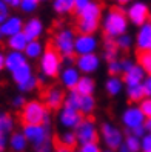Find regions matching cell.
Returning <instances> with one entry per match:
<instances>
[{
	"mask_svg": "<svg viewBox=\"0 0 151 152\" xmlns=\"http://www.w3.org/2000/svg\"><path fill=\"white\" fill-rule=\"evenodd\" d=\"M148 23H151V14H150V19H148Z\"/></svg>",
	"mask_w": 151,
	"mask_h": 152,
	"instance_id": "cell-57",
	"label": "cell"
},
{
	"mask_svg": "<svg viewBox=\"0 0 151 152\" xmlns=\"http://www.w3.org/2000/svg\"><path fill=\"white\" fill-rule=\"evenodd\" d=\"M139 106H140V109H142L145 117L151 118V97H145L144 100L139 103Z\"/></svg>",
	"mask_w": 151,
	"mask_h": 152,
	"instance_id": "cell-41",
	"label": "cell"
},
{
	"mask_svg": "<svg viewBox=\"0 0 151 152\" xmlns=\"http://www.w3.org/2000/svg\"><path fill=\"white\" fill-rule=\"evenodd\" d=\"M93 2V0H74V6H76V14H79L80 11H83L85 8Z\"/></svg>",
	"mask_w": 151,
	"mask_h": 152,
	"instance_id": "cell-46",
	"label": "cell"
},
{
	"mask_svg": "<svg viewBox=\"0 0 151 152\" xmlns=\"http://www.w3.org/2000/svg\"><path fill=\"white\" fill-rule=\"evenodd\" d=\"M96 104H97V102H96L94 95H82L79 111L82 112L83 117H90V115L96 111Z\"/></svg>",
	"mask_w": 151,
	"mask_h": 152,
	"instance_id": "cell-31",
	"label": "cell"
},
{
	"mask_svg": "<svg viewBox=\"0 0 151 152\" xmlns=\"http://www.w3.org/2000/svg\"><path fill=\"white\" fill-rule=\"evenodd\" d=\"M140 143H142V152H151V132H147L140 138Z\"/></svg>",
	"mask_w": 151,
	"mask_h": 152,
	"instance_id": "cell-43",
	"label": "cell"
},
{
	"mask_svg": "<svg viewBox=\"0 0 151 152\" xmlns=\"http://www.w3.org/2000/svg\"><path fill=\"white\" fill-rule=\"evenodd\" d=\"M113 3H116V6H128L131 2H134V0H111Z\"/></svg>",
	"mask_w": 151,
	"mask_h": 152,
	"instance_id": "cell-49",
	"label": "cell"
},
{
	"mask_svg": "<svg viewBox=\"0 0 151 152\" xmlns=\"http://www.w3.org/2000/svg\"><path fill=\"white\" fill-rule=\"evenodd\" d=\"M52 152H74V149H69L66 146H62V145H56L54 146V151Z\"/></svg>",
	"mask_w": 151,
	"mask_h": 152,
	"instance_id": "cell-48",
	"label": "cell"
},
{
	"mask_svg": "<svg viewBox=\"0 0 151 152\" xmlns=\"http://www.w3.org/2000/svg\"><path fill=\"white\" fill-rule=\"evenodd\" d=\"M29 143L22 131H14L10 135V149L13 152H26Z\"/></svg>",
	"mask_w": 151,
	"mask_h": 152,
	"instance_id": "cell-23",
	"label": "cell"
},
{
	"mask_svg": "<svg viewBox=\"0 0 151 152\" xmlns=\"http://www.w3.org/2000/svg\"><path fill=\"white\" fill-rule=\"evenodd\" d=\"M144 91L147 97H151V75H147V78L144 80Z\"/></svg>",
	"mask_w": 151,
	"mask_h": 152,
	"instance_id": "cell-47",
	"label": "cell"
},
{
	"mask_svg": "<svg viewBox=\"0 0 151 152\" xmlns=\"http://www.w3.org/2000/svg\"><path fill=\"white\" fill-rule=\"evenodd\" d=\"M120 63H122V74H125L136 65V61L130 57H125V58H120Z\"/></svg>",
	"mask_w": 151,
	"mask_h": 152,
	"instance_id": "cell-44",
	"label": "cell"
},
{
	"mask_svg": "<svg viewBox=\"0 0 151 152\" xmlns=\"http://www.w3.org/2000/svg\"><path fill=\"white\" fill-rule=\"evenodd\" d=\"M74 132H76V137H77V141H79V146L86 145V143L99 141V138H100L99 126H97L96 120L91 118V117H85Z\"/></svg>",
	"mask_w": 151,
	"mask_h": 152,
	"instance_id": "cell-9",
	"label": "cell"
},
{
	"mask_svg": "<svg viewBox=\"0 0 151 152\" xmlns=\"http://www.w3.org/2000/svg\"><path fill=\"white\" fill-rule=\"evenodd\" d=\"M79 152H103V149L100 148L99 141L94 143H86V145H82L79 148Z\"/></svg>",
	"mask_w": 151,
	"mask_h": 152,
	"instance_id": "cell-40",
	"label": "cell"
},
{
	"mask_svg": "<svg viewBox=\"0 0 151 152\" xmlns=\"http://www.w3.org/2000/svg\"><path fill=\"white\" fill-rule=\"evenodd\" d=\"M45 32V25L39 17H29L23 25V34L28 37L29 42L32 40H40V37Z\"/></svg>",
	"mask_w": 151,
	"mask_h": 152,
	"instance_id": "cell-17",
	"label": "cell"
},
{
	"mask_svg": "<svg viewBox=\"0 0 151 152\" xmlns=\"http://www.w3.org/2000/svg\"><path fill=\"white\" fill-rule=\"evenodd\" d=\"M34 69L31 66V63H26L23 65L22 68H19L17 71H14V72H11V80L14 82L15 86H20L23 83H26L28 80H31L34 77Z\"/></svg>",
	"mask_w": 151,
	"mask_h": 152,
	"instance_id": "cell-22",
	"label": "cell"
},
{
	"mask_svg": "<svg viewBox=\"0 0 151 152\" xmlns=\"http://www.w3.org/2000/svg\"><path fill=\"white\" fill-rule=\"evenodd\" d=\"M10 11H11V8L8 6V5L3 2V0H0V25H2V23L8 19V17L11 15Z\"/></svg>",
	"mask_w": 151,
	"mask_h": 152,
	"instance_id": "cell-42",
	"label": "cell"
},
{
	"mask_svg": "<svg viewBox=\"0 0 151 152\" xmlns=\"http://www.w3.org/2000/svg\"><path fill=\"white\" fill-rule=\"evenodd\" d=\"M76 37H77V34H76V31L73 28L63 26V28L57 29L54 34H52L51 46L62 56V58L76 57V52H74Z\"/></svg>",
	"mask_w": 151,
	"mask_h": 152,
	"instance_id": "cell-5",
	"label": "cell"
},
{
	"mask_svg": "<svg viewBox=\"0 0 151 152\" xmlns=\"http://www.w3.org/2000/svg\"><path fill=\"white\" fill-rule=\"evenodd\" d=\"M116 45H117L119 51H122V52H128L133 46H134V37H133L130 32L122 34L120 37L116 39Z\"/></svg>",
	"mask_w": 151,
	"mask_h": 152,
	"instance_id": "cell-33",
	"label": "cell"
},
{
	"mask_svg": "<svg viewBox=\"0 0 151 152\" xmlns=\"http://www.w3.org/2000/svg\"><path fill=\"white\" fill-rule=\"evenodd\" d=\"M82 78V72L76 68V65L73 66H63V69L60 71V75H59V80H60V85L63 89L68 91H74L79 85V80Z\"/></svg>",
	"mask_w": 151,
	"mask_h": 152,
	"instance_id": "cell-15",
	"label": "cell"
},
{
	"mask_svg": "<svg viewBox=\"0 0 151 152\" xmlns=\"http://www.w3.org/2000/svg\"><path fill=\"white\" fill-rule=\"evenodd\" d=\"M62 69H63V58H62V56L52 46H48L39 60L40 75H43L46 80L59 78Z\"/></svg>",
	"mask_w": 151,
	"mask_h": 152,
	"instance_id": "cell-6",
	"label": "cell"
},
{
	"mask_svg": "<svg viewBox=\"0 0 151 152\" xmlns=\"http://www.w3.org/2000/svg\"><path fill=\"white\" fill-rule=\"evenodd\" d=\"M29 63V60L26 58V56L23 52H17V51H8L5 56V69L8 72H14L19 68H22L23 65Z\"/></svg>",
	"mask_w": 151,
	"mask_h": 152,
	"instance_id": "cell-19",
	"label": "cell"
},
{
	"mask_svg": "<svg viewBox=\"0 0 151 152\" xmlns=\"http://www.w3.org/2000/svg\"><path fill=\"white\" fill-rule=\"evenodd\" d=\"M76 91L80 95H94L96 92V82L91 75H82V78L79 80V85L76 88Z\"/></svg>",
	"mask_w": 151,
	"mask_h": 152,
	"instance_id": "cell-27",
	"label": "cell"
},
{
	"mask_svg": "<svg viewBox=\"0 0 151 152\" xmlns=\"http://www.w3.org/2000/svg\"><path fill=\"white\" fill-rule=\"evenodd\" d=\"M3 2L10 8H19L20 6V0H3Z\"/></svg>",
	"mask_w": 151,
	"mask_h": 152,
	"instance_id": "cell-50",
	"label": "cell"
},
{
	"mask_svg": "<svg viewBox=\"0 0 151 152\" xmlns=\"http://www.w3.org/2000/svg\"><path fill=\"white\" fill-rule=\"evenodd\" d=\"M128 26H130V22H128L127 12H125V10H122L120 6L108 8V10L103 12L100 28L103 31L105 39L116 40L122 34L128 32Z\"/></svg>",
	"mask_w": 151,
	"mask_h": 152,
	"instance_id": "cell-1",
	"label": "cell"
},
{
	"mask_svg": "<svg viewBox=\"0 0 151 152\" xmlns=\"http://www.w3.org/2000/svg\"><path fill=\"white\" fill-rule=\"evenodd\" d=\"M22 124H51V111L42 100L26 102L23 109H20Z\"/></svg>",
	"mask_w": 151,
	"mask_h": 152,
	"instance_id": "cell-4",
	"label": "cell"
},
{
	"mask_svg": "<svg viewBox=\"0 0 151 152\" xmlns=\"http://www.w3.org/2000/svg\"><path fill=\"white\" fill-rule=\"evenodd\" d=\"M145 121L147 117L144 115L139 104H130L120 114V123L125 128V134H130L137 128H144Z\"/></svg>",
	"mask_w": 151,
	"mask_h": 152,
	"instance_id": "cell-8",
	"label": "cell"
},
{
	"mask_svg": "<svg viewBox=\"0 0 151 152\" xmlns=\"http://www.w3.org/2000/svg\"><path fill=\"white\" fill-rule=\"evenodd\" d=\"M99 46H100V40L96 34H77L76 46H74L76 57L86 56V54H97Z\"/></svg>",
	"mask_w": 151,
	"mask_h": 152,
	"instance_id": "cell-12",
	"label": "cell"
},
{
	"mask_svg": "<svg viewBox=\"0 0 151 152\" xmlns=\"http://www.w3.org/2000/svg\"><path fill=\"white\" fill-rule=\"evenodd\" d=\"M150 51H151V48H150Z\"/></svg>",
	"mask_w": 151,
	"mask_h": 152,
	"instance_id": "cell-59",
	"label": "cell"
},
{
	"mask_svg": "<svg viewBox=\"0 0 151 152\" xmlns=\"http://www.w3.org/2000/svg\"><path fill=\"white\" fill-rule=\"evenodd\" d=\"M122 78H123V83H125V86H131V85H142L144 83V80L147 78V72L144 69H142V66L136 61V65L133 66L128 72L122 74Z\"/></svg>",
	"mask_w": 151,
	"mask_h": 152,
	"instance_id": "cell-20",
	"label": "cell"
},
{
	"mask_svg": "<svg viewBox=\"0 0 151 152\" xmlns=\"http://www.w3.org/2000/svg\"><path fill=\"white\" fill-rule=\"evenodd\" d=\"M76 68L82 72V75H93L102 66V57L99 54H86L76 57Z\"/></svg>",
	"mask_w": 151,
	"mask_h": 152,
	"instance_id": "cell-13",
	"label": "cell"
},
{
	"mask_svg": "<svg viewBox=\"0 0 151 152\" xmlns=\"http://www.w3.org/2000/svg\"><path fill=\"white\" fill-rule=\"evenodd\" d=\"M125 12H127L130 25H134V26L139 28V26L148 23L151 10H150V6L144 2V0H134V2H131L127 6Z\"/></svg>",
	"mask_w": 151,
	"mask_h": 152,
	"instance_id": "cell-10",
	"label": "cell"
},
{
	"mask_svg": "<svg viewBox=\"0 0 151 152\" xmlns=\"http://www.w3.org/2000/svg\"><path fill=\"white\" fill-rule=\"evenodd\" d=\"M105 92L110 97H117L125 92V83L122 75H110L105 80Z\"/></svg>",
	"mask_w": 151,
	"mask_h": 152,
	"instance_id": "cell-21",
	"label": "cell"
},
{
	"mask_svg": "<svg viewBox=\"0 0 151 152\" xmlns=\"http://www.w3.org/2000/svg\"><path fill=\"white\" fill-rule=\"evenodd\" d=\"M26 102H28V100H26V98H25V94H15L13 98H11V106H13V108L14 109H23V106L26 104Z\"/></svg>",
	"mask_w": 151,
	"mask_h": 152,
	"instance_id": "cell-39",
	"label": "cell"
},
{
	"mask_svg": "<svg viewBox=\"0 0 151 152\" xmlns=\"http://www.w3.org/2000/svg\"><path fill=\"white\" fill-rule=\"evenodd\" d=\"M45 49L46 48H45V45H43L42 40H32V42L28 43V46L23 51V54L26 56L28 60H40Z\"/></svg>",
	"mask_w": 151,
	"mask_h": 152,
	"instance_id": "cell-24",
	"label": "cell"
},
{
	"mask_svg": "<svg viewBox=\"0 0 151 152\" xmlns=\"http://www.w3.org/2000/svg\"><path fill=\"white\" fill-rule=\"evenodd\" d=\"M3 39H5V37H3V34H2V31H0V43L3 42Z\"/></svg>",
	"mask_w": 151,
	"mask_h": 152,
	"instance_id": "cell-54",
	"label": "cell"
},
{
	"mask_svg": "<svg viewBox=\"0 0 151 152\" xmlns=\"http://www.w3.org/2000/svg\"><path fill=\"white\" fill-rule=\"evenodd\" d=\"M65 97H66V92L62 88L51 86V88L45 89L42 102L46 104V108L49 111H60L65 104Z\"/></svg>",
	"mask_w": 151,
	"mask_h": 152,
	"instance_id": "cell-14",
	"label": "cell"
},
{
	"mask_svg": "<svg viewBox=\"0 0 151 152\" xmlns=\"http://www.w3.org/2000/svg\"><path fill=\"white\" fill-rule=\"evenodd\" d=\"M145 131L151 132V118H147V121H145Z\"/></svg>",
	"mask_w": 151,
	"mask_h": 152,
	"instance_id": "cell-52",
	"label": "cell"
},
{
	"mask_svg": "<svg viewBox=\"0 0 151 152\" xmlns=\"http://www.w3.org/2000/svg\"><path fill=\"white\" fill-rule=\"evenodd\" d=\"M134 46L139 52H147L151 48V23H145L137 28L134 35Z\"/></svg>",
	"mask_w": 151,
	"mask_h": 152,
	"instance_id": "cell-16",
	"label": "cell"
},
{
	"mask_svg": "<svg viewBox=\"0 0 151 152\" xmlns=\"http://www.w3.org/2000/svg\"><path fill=\"white\" fill-rule=\"evenodd\" d=\"M100 131V140L103 141L105 149H111V151H119L123 146V141H125V135L117 124H114L113 121H103L99 126Z\"/></svg>",
	"mask_w": 151,
	"mask_h": 152,
	"instance_id": "cell-7",
	"label": "cell"
},
{
	"mask_svg": "<svg viewBox=\"0 0 151 152\" xmlns=\"http://www.w3.org/2000/svg\"><path fill=\"white\" fill-rule=\"evenodd\" d=\"M103 17V10L99 2H93L88 5L83 11L77 14V29L79 34H96L100 28V22Z\"/></svg>",
	"mask_w": 151,
	"mask_h": 152,
	"instance_id": "cell-3",
	"label": "cell"
},
{
	"mask_svg": "<svg viewBox=\"0 0 151 152\" xmlns=\"http://www.w3.org/2000/svg\"><path fill=\"white\" fill-rule=\"evenodd\" d=\"M57 145L66 146L69 149H74L79 145L77 137H76V132L74 131H62L59 135H57Z\"/></svg>",
	"mask_w": 151,
	"mask_h": 152,
	"instance_id": "cell-30",
	"label": "cell"
},
{
	"mask_svg": "<svg viewBox=\"0 0 151 152\" xmlns=\"http://www.w3.org/2000/svg\"><path fill=\"white\" fill-rule=\"evenodd\" d=\"M74 152H79V151H74Z\"/></svg>",
	"mask_w": 151,
	"mask_h": 152,
	"instance_id": "cell-58",
	"label": "cell"
},
{
	"mask_svg": "<svg viewBox=\"0 0 151 152\" xmlns=\"http://www.w3.org/2000/svg\"><path fill=\"white\" fill-rule=\"evenodd\" d=\"M80 98H82V95L79 94L76 89H74V91H68L66 97H65V104L69 106V108L79 109V106H80Z\"/></svg>",
	"mask_w": 151,
	"mask_h": 152,
	"instance_id": "cell-36",
	"label": "cell"
},
{
	"mask_svg": "<svg viewBox=\"0 0 151 152\" xmlns=\"http://www.w3.org/2000/svg\"><path fill=\"white\" fill-rule=\"evenodd\" d=\"M123 148L128 149L130 152H142V143L140 138L133 135V134H127L125 141H123Z\"/></svg>",
	"mask_w": 151,
	"mask_h": 152,
	"instance_id": "cell-34",
	"label": "cell"
},
{
	"mask_svg": "<svg viewBox=\"0 0 151 152\" xmlns=\"http://www.w3.org/2000/svg\"><path fill=\"white\" fill-rule=\"evenodd\" d=\"M117 152H130V151H128V149H125V148H123V146H122V148H120V149H119Z\"/></svg>",
	"mask_w": 151,
	"mask_h": 152,
	"instance_id": "cell-53",
	"label": "cell"
},
{
	"mask_svg": "<svg viewBox=\"0 0 151 152\" xmlns=\"http://www.w3.org/2000/svg\"><path fill=\"white\" fill-rule=\"evenodd\" d=\"M52 11L59 15H68L74 12V0H52Z\"/></svg>",
	"mask_w": 151,
	"mask_h": 152,
	"instance_id": "cell-29",
	"label": "cell"
},
{
	"mask_svg": "<svg viewBox=\"0 0 151 152\" xmlns=\"http://www.w3.org/2000/svg\"><path fill=\"white\" fill-rule=\"evenodd\" d=\"M28 37L23 34V32H19V34H15L13 35V37L10 39H6V46L10 51H17V52H23L26 49V46H28Z\"/></svg>",
	"mask_w": 151,
	"mask_h": 152,
	"instance_id": "cell-25",
	"label": "cell"
},
{
	"mask_svg": "<svg viewBox=\"0 0 151 152\" xmlns=\"http://www.w3.org/2000/svg\"><path fill=\"white\" fill-rule=\"evenodd\" d=\"M22 132L25 134L34 152H45L54 149L51 128L48 124H23Z\"/></svg>",
	"mask_w": 151,
	"mask_h": 152,
	"instance_id": "cell-2",
	"label": "cell"
},
{
	"mask_svg": "<svg viewBox=\"0 0 151 152\" xmlns=\"http://www.w3.org/2000/svg\"><path fill=\"white\" fill-rule=\"evenodd\" d=\"M103 152H116V151H111V149H103Z\"/></svg>",
	"mask_w": 151,
	"mask_h": 152,
	"instance_id": "cell-55",
	"label": "cell"
},
{
	"mask_svg": "<svg viewBox=\"0 0 151 152\" xmlns=\"http://www.w3.org/2000/svg\"><path fill=\"white\" fill-rule=\"evenodd\" d=\"M15 131V118L10 112L0 111V134H11Z\"/></svg>",
	"mask_w": 151,
	"mask_h": 152,
	"instance_id": "cell-28",
	"label": "cell"
},
{
	"mask_svg": "<svg viewBox=\"0 0 151 152\" xmlns=\"http://www.w3.org/2000/svg\"><path fill=\"white\" fill-rule=\"evenodd\" d=\"M40 3H45V2H49V0H39Z\"/></svg>",
	"mask_w": 151,
	"mask_h": 152,
	"instance_id": "cell-56",
	"label": "cell"
},
{
	"mask_svg": "<svg viewBox=\"0 0 151 152\" xmlns=\"http://www.w3.org/2000/svg\"><path fill=\"white\" fill-rule=\"evenodd\" d=\"M106 71H108L110 75H122V63H120V58L106 61Z\"/></svg>",
	"mask_w": 151,
	"mask_h": 152,
	"instance_id": "cell-38",
	"label": "cell"
},
{
	"mask_svg": "<svg viewBox=\"0 0 151 152\" xmlns=\"http://www.w3.org/2000/svg\"><path fill=\"white\" fill-rule=\"evenodd\" d=\"M125 95H127V98H128L133 104H139V103L147 97V95H145V91H144V85L125 86Z\"/></svg>",
	"mask_w": 151,
	"mask_h": 152,
	"instance_id": "cell-26",
	"label": "cell"
},
{
	"mask_svg": "<svg viewBox=\"0 0 151 152\" xmlns=\"http://www.w3.org/2000/svg\"><path fill=\"white\" fill-rule=\"evenodd\" d=\"M5 52L3 51H0V72H2V71L5 69Z\"/></svg>",
	"mask_w": 151,
	"mask_h": 152,
	"instance_id": "cell-51",
	"label": "cell"
},
{
	"mask_svg": "<svg viewBox=\"0 0 151 152\" xmlns=\"http://www.w3.org/2000/svg\"><path fill=\"white\" fill-rule=\"evenodd\" d=\"M8 149H10V135L0 134V152H6Z\"/></svg>",
	"mask_w": 151,
	"mask_h": 152,
	"instance_id": "cell-45",
	"label": "cell"
},
{
	"mask_svg": "<svg viewBox=\"0 0 151 152\" xmlns=\"http://www.w3.org/2000/svg\"><path fill=\"white\" fill-rule=\"evenodd\" d=\"M137 63L147 72V75H151V51L139 52L137 54Z\"/></svg>",
	"mask_w": 151,
	"mask_h": 152,
	"instance_id": "cell-35",
	"label": "cell"
},
{
	"mask_svg": "<svg viewBox=\"0 0 151 152\" xmlns=\"http://www.w3.org/2000/svg\"><path fill=\"white\" fill-rule=\"evenodd\" d=\"M119 48L116 45V40H110L106 39L103 42V58L106 61H111V60H117L119 58Z\"/></svg>",
	"mask_w": 151,
	"mask_h": 152,
	"instance_id": "cell-32",
	"label": "cell"
},
{
	"mask_svg": "<svg viewBox=\"0 0 151 152\" xmlns=\"http://www.w3.org/2000/svg\"><path fill=\"white\" fill-rule=\"evenodd\" d=\"M83 118L85 117L79 109L69 108L66 104H63V108L57 111V123L63 131H76Z\"/></svg>",
	"mask_w": 151,
	"mask_h": 152,
	"instance_id": "cell-11",
	"label": "cell"
},
{
	"mask_svg": "<svg viewBox=\"0 0 151 152\" xmlns=\"http://www.w3.org/2000/svg\"><path fill=\"white\" fill-rule=\"evenodd\" d=\"M23 25H25V22L20 15H13L11 14L2 25H0V31H2L5 39H10L15 34L23 32Z\"/></svg>",
	"mask_w": 151,
	"mask_h": 152,
	"instance_id": "cell-18",
	"label": "cell"
},
{
	"mask_svg": "<svg viewBox=\"0 0 151 152\" xmlns=\"http://www.w3.org/2000/svg\"><path fill=\"white\" fill-rule=\"evenodd\" d=\"M40 2L39 0H20V11L25 14H32L34 11H37Z\"/></svg>",
	"mask_w": 151,
	"mask_h": 152,
	"instance_id": "cell-37",
	"label": "cell"
}]
</instances>
